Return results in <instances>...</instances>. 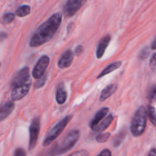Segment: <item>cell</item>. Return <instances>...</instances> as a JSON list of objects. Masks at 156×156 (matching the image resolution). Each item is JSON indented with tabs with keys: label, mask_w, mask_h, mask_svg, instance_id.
I'll use <instances>...</instances> for the list:
<instances>
[{
	"label": "cell",
	"mask_w": 156,
	"mask_h": 156,
	"mask_svg": "<svg viewBox=\"0 0 156 156\" xmlns=\"http://www.w3.org/2000/svg\"><path fill=\"white\" fill-rule=\"evenodd\" d=\"M62 21V14L57 12L40 26L32 36L30 46L37 47L48 42L57 31Z\"/></svg>",
	"instance_id": "6da1fadb"
},
{
	"label": "cell",
	"mask_w": 156,
	"mask_h": 156,
	"mask_svg": "<svg viewBox=\"0 0 156 156\" xmlns=\"http://www.w3.org/2000/svg\"><path fill=\"white\" fill-rule=\"evenodd\" d=\"M147 110L143 106L140 107L135 113L130 126L131 133L134 136H140L144 133L147 122Z\"/></svg>",
	"instance_id": "7a4b0ae2"
},
{
	"label": "cell",
	"mask_w": 156,
	"mask_h": 156,
	"mask_svg": "<svg viewBox=\"0 0 156 156\" xmlns=\"http://www.w3.org/2000/svg\"><path fill=\"white\" fill-rule=\"evenodd\" d=\"M79 136L80 133L79 130H73L69 132V133L62 140L59 147L56 148V155H62L70 150L78 142Z\"/></svg>",
	"instance_id": "3957f363"
},
{
	"label": "cell",
	"mask_w": 156,
	"mask_h": 156,
	"mask_svg": "<svg viewBox=\"0 0 156 156\" xmlns=\"http://www.w3.org/2000/svg\"><path fill=\"white\" fill-rule=\"evenodd\" d=\"M72 119V116H67L65 118L62 119V120L59 122V123H56L54 126L51 129V130L49 133L48 136H47V138L45 139L44 142V146H47L50 144L51 143H53L59 135H60L61 133L63 131V129H65L66 126H67V124L69 123V122L70 121V120Z\"/></svg>",
	"instance_id": "277c9868"
},
{
	"label": "cell",
	"mask_w": 156,
	"mask_h": 156,
	"mask_svg": "<svg viewBox=\"0 0 156 156\" xmlns=\"http://www.w3.org/2000/svg\"><path fill=\"white\" fill-rule=\"evenodd\" d=\"M87 0H68L63 8L64 15L67 18L73 16L82 6Z\"/></svg>",
	"instance_id": "5b68a950"
},
{
	"label": "cell",
	"mask_w": 156,
	"mask_h": 156,
	"mask_svg": "<svg viewBox=\"0 0 156 156\" xmlns=\"http://www.w3.org/2000/svg\"><path fill=\"white\" fill-rule=\"evenodd\" d=\"M49 63H50V58L48 56H41L33 69V73H32L33 77L37 79H39L41 77H43L44 76V73L47 70Z\"/></svg>",
	"instance_id": "8992f818"
},
{
	"label": "cell",
	"mask_w": 156,
	"mask_h": 156,
	"mask_svg": "<svg viewBox=\"0 0 156 156\" xmlns=\"http://www.w3.org/2000/svg\"><path fill=\"white\" fill-rule=\"evenodd\" d=\"M40 132V119L36 117L33 120L30 126V140L29 150H32L36 146Z\"/></svg>",
	"instance_id": "52a82bcc"
},
{
	"label": "cell",
	"mask_w": 156,
	"mask_h": 156,
	"mask_svg": "<svg viewBox=\"0 0 156 156\" xmlns=\"http://www.w3.org/2000/svg\"><path fill=\"white\" fill-rule=\"evenodd\" d=\"M30 82H31V81H30V75H29V69L27 67H24L22 69L20 70L17 73L15 77L14 78V80L12 84V88L23 85Z\"/></svg>",
	"instance_id": "ba28073f"
},
{
	"label": "cell",
	"mask_w": 156,
	"mask_h": 156,
	"mask_svg": "<svg viewBox=\"0 0 156 156\" xmlns=\"http://www.w3.org/2000/svg\"><path fill=\"white\" fill-rule=\"evenodd\" d=\"M30 84H31V82L24 84L23 85H20V86L13 88L12 94H11L12 101H19L24 97H25L26 94L28 93L29 90H30Z\"/></svg>",
	"instance_id": "9c48e42d"
},
{
	"label": "cell",
	"mask_w": 156,
	"mask_h": 156,
	"mask_svg": "<svg viewBox=\"0 0 156 156\" xmlns=\"http://www.w3.org/2000/svg\"><path fill=\"white\" fill-rule=\"evenodd\" d=\"M73 53L71 50H67L62 54L58 61V66L60 69H66L71 66L73 60Z\"/></svg>",
	"instance_id": "30bf717a"
},
{
	"label": "cell",
	"mask_w": 156,
	"mask_h": 156,
	"mask_svg": "<svg viewBox=\"0 0 156 156\" xmlns=\"http://www.w3.org/2000/svg\"><path fill=\"white\" fill-rule=\"evenodd\" d=\"M113 120H114V116L112 114H111L109 115H107L98 124L96 125L91 129L93 131H95V132H101V131H104L111 124Z\"/></svg>",
	"instance_id": "8fae6325"
},
{
	"label": "cell",
	"mask_w": 156,
	"mask_h": 156,
	"mask_svg": "<svg viewBox=\"0 0 156 156\" xmlns=\"http://www.w3.org/2000/svg\"><path fill=\"white\" fill-rule=\"evenodd\" d=\"M110 41H111V37L109 35H107L103 39L101 40L100 43H99L98 46L97 51H96V56H97L98 59H101L104 56L105 50H106Z\"/></svg>",
	"instance_id": "7c38bea8"
},
{
	"label": "cell",
	"mask_w": 156,
	"mask_h": 156,
	"mask_svg": "<svg viewBox=\"0 0 156 156\" xmlns=\"http://www.w3.org/2000/svg\"><path fill=\"white\" fill-rule=\"evenodd\" d=\"M15 108V104L12 101H9L0 108V122L9 117Z\"/></svg>",
	"instance_id": "4fadbf2b"
},
{
	"label": "cell",
	"mask_w": 156,
	"mask_h": 156,
	"mask_svg": "<svg viewBox=\"0 0 156 156\" xmlns=\"http://www.w3.org/2000/svg\"><path fill=\"white\" fill-rule=\"evenodd\" d=\"M108 111H109V108H102V109H101L100 111L96 114V115L94 116L93 120H91V122L90 123V127L92 129V128L94 127L96 125L98 124V123L106 117Z\"/></svg>",
	"instance_id": "5bb4252c"
},
{
	"label": "cell",
	"mask_w": 156,
	"mask_h": 156,
	"mask_svg": "<svg viewBox=\"0 0 156 156\" xmlns=\"http://www.w3.org/2000/svg\"><path fill=\"white\" fill-rule=\"evenodd\" d=\"M117 86L115 84H112V85H108L106 88H105L103 89V91L101 93L100 96V101H105V100L108 98L109 97H111L113 94L117 90Z\"/></svg>",
	"instance_id": "9a60e30c"
},
{
	"label": "cell",
	"mask_w": 156,
	"mask_h": 156,
	"mask_svg": "<svg viewBox=\"0 0 156 156\" xmlns=\"http://www.w3.org/2000/svg\"><path fill=\"white\" fill-rule=\"evenodd\" d=\"M67 98V93L66 91L65 88H64L63 84H59V87L57 88V91H56V101L59 105H62V104L65 103V101H66Z\"/></svg>",
	"instance_id": "2e32d148"
},
{
	"label": "cell",
	"mask_w": 156,
	"mask_h": 156,
	"mask_svg": "<svg viewBox=\"0 0 156 156\" xmlns=\"http://www.w3.org/2000/svg\"><path fill=\"white\" fill-rule=\"evenodd\" d=\"M121 65H122V62H120V61L113 62V63L110 64L109 66H107L106 68H105V69H104L103 71H102L101 73L98 75V76L97 78L98 79H100V78L103 77V76H106V75L109 74V73H112L113 71H114V70H116V69H117L120 68V67L121 66Z\"/></svg>",
	"instance_id": "e0dca14e"
},
{
	"label": "cell",
	"mask_w": 156,
	"mask_h": 156,
	"mask_svg": "<svg viewBox=\"0 0 156 156\" xmlns=\"http://www.w3.org/2000/svg\"><path fill=\"white\" fill-rule=\"evenodd\" d=\"M30 7L27 5H21L16 10V15H18V17H24L27 16V15L30 14Z\"/></svg>",
	"instance_id": "ac0fdd59"
},
{
	"label": "cell",
	"mask_w": 156,
	"mask_h": 156,
	"mask_svg": "<svg viewBox=\"0 0 156 156\" xmlns=\"http://www.w3.org/2000/svg\"><path fill=\"white\" fill-rule=\"evenodd\" d=\"M148 117L150 120L151 123L156 126V111L155 108L152 106H149L147 109Z\"/></svg>",
	"instance_id": "d6986e66"
},
{
	"label": "cell",
	"mask_w": 156,
	"mask_h": 156,
	"mask_svg": "<svg viewBox=\"0 0 156 156\" xmlns=\"http://www.w3.org/2000/svg\"><path fill=\"white\" fill-rule=\"evenodd\" d=\"M125 136H126V131L122 130L119 133V134L117 136H116L115 138H114V142H113V145L115 147H117V146H120L121 144V143L123 142V140H124Z\"/></svg>",
	"instance_id": "ffe728a7"
},
{
	"label": "cell",
	"mask_w": 156,
	"mask_h": 156,
	"mask_svg": "<svg viewBox=\"0 0 156 156\" xmlns=\"http://www.w3.org/2000/svg\"><path fill=\"white\" fill-rule=\"evenodd\" d=\"M15 14L12 13V12H9V13L5 14L4 15L2 18L3 23H5V24H9V23L12 22L14 19H15Z\"/></svg>",
	"instance_id": "44dd1931"
},
{
	"label": "cell",
	"mask_w": 156,
	"mask_h": 156,
	"mask_svg": "<svg viewBox=\"0 0 156 156\" xmlns=\"http://www.w3.org/2000/svg\"><path fill=\"white\" fill-rule=\"evenodd\" d=\"M110 136H111V133H101L96 137V140H97L98 143H103L108 141V140L110 138Z\"/></svg>",
	"instance_id": "7402d4cb"
},
{
	"label": "cell",
	"mask_w": 156,
	"mask_h": 156,
	"mask_svg": "<svg viewBox=\"0 0 156 156\" xmlns=\"http://www.w3.org/2000/svg\"><path fill=\"white\" fill-rule=\"evenodd\" d=\"M148 98H149V100L151 102L156 101V85H153V86L150 88L149 94H148Z\"/></svg>",
	"instance_id": "603a6c76"
},
{
	"label": "cell",
	"mask_w": 156,
	"mask_h": 156,
	"mask_svg": "<svg viewBox=\"0 0 156 156\" xmlns=\"http://www.w3.org/2000/svg\"><path fill=\"white\" fill-rule=\"evenodd\" d=\"M46 81H47V76L46 75H44L43 77H41V79H38L37 82L36 83V85H35V88H37V89H38V88H41L42 86H44V84H45Z\"/></svg>",
	"instance_id": "cb8c5ba5"
},
{
	"label": "cell",
	"mask_w": 156,
	"mask_h": 156,
	"mask_svg": "<svg viewBox=\"0 0 156 156\" xmlns=\"http://www.w3.org/2000/svg\"><path fill=\"white\" fill-rule=\"evenodd\" d=\"M89 153H88V151L86 150H81L78 151V152H73V154L69 155V156H88Z\"/></svg>",
	"instance_id": "d4e9b609"
},
{
	"label": "cell",
	"mask_w": 156,
	"mask_h": 156,
	"mask_svg": "<svg viewBox=\"0 0 156 156\" xmlns=\"http://www.w3.org/2000/svg\"><path fill=\"white\" fill-rule=\"evenodd\" d=\"M14 156H27V155H26L25 151H24L23 149L19 148V149H16Z\"/></svg>",
	"instance_id": "484cf974"
},
{
	"label": "cell",
	"mask_w": 156,
	"mask_h": 156,
	"mask_svg": "<svg viewBox=\"0 0 156 156\" xmlns=\"http://www.w3.org/2000/svg\"><path fill=\"white\" fill-rule=\"evenodd\" d=\"M150 66L152 68H155L156 67V53L155 54H153V56H152L150 60Z\"/></svg>",
	"instance_id": "4316f807"
},
{
	"label": "cell",
	"mask_w": 156,
	"mask_h": 156,
	"mask_svg": "<svg viewBox=\"0 0 156 156\" xmlns=\"http://www.w3.org/2000/svg\"><path fill=\"white\" fill-rule=\"evenodd\" d=\"M98 156H111V152L108 149H105L101 152V153Z\"/></svg>",
	"instance_id": "83f0119b"
},
{
	"label": "cell",
	"mask_w": 156,
	"mask_h": 156,
	"mask_svg": "<svg viewBox=\"0 0 156 156\" xmlns=\"http://www.w3.org/2000/svg\"><path fill=\"white\" fill-rule=\"evenodd\" d=\"M148 54H149V51L147 50V49H145L143 51H142L140 54V59H145L148 56Z\"/></svg>",
	"instance_id": "f1b7e54d"
},
{
	"label": "cell",
	"mask_w": 156,
	"mask_h": 156,
	"mask_svg": "<svg viewBox=\"0 0 156 156\" xmlns=\"http://www.w3.org/2000/svg\"><path fill=\"white\" fill-rule=\"evenodd\" d=\"M56 152V148H55L54 149H53L50 151H49V152H47V154H45V155H44V154H43V155L41 154V156H53Z\"/></svg>",
	"instance_id": "f546056e"
},
{
	"label": "cell",
	"mask_w": 156,
	"mask_h": 156,
	"mask_svg": "<svg viewBox=\"0 0 156 156\" xmlns=\"http://www.w3.org/2000/svg\"><path fill=\"white\" fill-rule=\"evenodd\" d=\"M82 52H83V47L82 46H79V47H76L75 53H76V55H80Z\"/></svg>",
	"instance_id": "4dcf8cb0"
},
{
	"label": "cell",
	"mask_w": 156,
	"mask_h": 156,
	"mask_svg": "<svg viewBox=\"0 0 156 156\" xmlns=\"http://www.w3.org/2000/svg\"><path fill=\"white\" fill-rule=\"evenodd\" d=\"M148 156H156V149H153L149 152V155Z\"/></svg>",
	"instance_id": "1f68e13d"
},
{
	"label": "cell",
	"mask_w": 156,
	"mask_h": 156,
	"mask_svg": "<svg viewBox=\"0 0 156 156\" xmlns=\"http://www.w3.org/2000/svg\"><path fill=\"white\" fill-rule=\"evenodd\" d=\"M151 47H152V50H156V37H155V39L153 41V42L152 43Z\"/></svg>",
	"instance_id": "d6a6232c"
},
{
	"label": "cell",
	"mask_w": 156,
	"mask_h": 156,
	"mask_svg": "<svg viewBox=\"0 0 156 156\" xmlns=\"http://www.w3.org/2000/svg\"><path fill=\"white\" fill-rule=\"evenodd\" d=\"M0 66H1V63H0Z\"/></svg>",
	"instance_id": "836d02e7"
}]
</instances>
